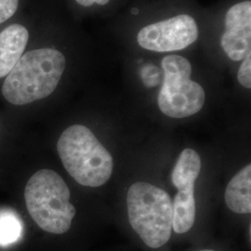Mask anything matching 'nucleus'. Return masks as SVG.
I'll return each mask as SVG.
<instances>
[{"label":"nucleus","instance_id":"1","mask_svg":"<svg viewBox=\"0 0 251 251\" xmlns=\"http://www.w3.org/2000/svg\"><path fill=\"white\" fill-rule=\"evenodd\" d=\"M66 66L63 54L54 49H39L24 54L2 86L4 98L25 105L53 93Z\"/></svg>","mask_w":251,"mask_h":251},{"label":"nucleus","instance_id":"2","mask_svg":"<svg viewBox=\"0 0 251 251\" xmlns=\"http://www.w3.org/2000/svg\"><path fill=\"white\" fill-rule=\"evenodd\" d=\"M57 150L66 171L83 186H101L113 174L111 153L85 126L67 127L60 136Z\"/></svg>","mask_w":251,"mask_h":251},{"label":"nucleus","instance_id":"3","mask_svg":"<svg viewBox=\"0 0 251 251\" xmlns=\"http://www.w3.org/2000/svg\"><path fill=\"white\" fill-rule=\"evenodd\" d=\"M70 197L64 179L50 170L36 172L25 190L29 214L37 226L54 234H63L71 228L76 211Z\"/></svg>","mask_w":251,"mask_h":251},{"label":"nucleus","instance_id":"4","mask_svg":"<svg viewBox=\"0 0 251 251\" xmlns=\"http://www.w3.org/2000/svg\"><path fill=\"white\" fill-rule=\"evenodd\" d=\"M126 206L129 224L147 247L158 249L169 242L173 206L165 190L144 181L135 182L127 191Z\"/></svg>","mask_w":251,"mask_h":251},{"label":"nucleus","instance_id":"5","mask_svg":"<svg viewBox=\"0 0 251 251\" xmlns=\"http://www.w3.org/2000/svg\"><path fill=\"white\" fill-rule=\"evenodd\" d=\"M164 81L157 102L162 113L172 118H184L198 113L205 103V91L190 78L192 65L179 55H169L162 60Z\"/></svg>","mask_w":251,"mask_h":251},{"label":"nucleus","instance_id":"6","mask_svg":"<svg viewBox=\"0 0 251 251\" xmlns=\"http://www.w3.org/2000/svg\"><path fill=\"white\" fill-rule=\"evenodd\" d=\"M198 36L195 19L187 14L158 22L144 27L137 40L145 50L156 52L180 50L193 44Z\"/></svg>","mask_w":251,"mask_h":251},{"label":"nucleus","instance_id":"7","mask_svg":"<svg viewBox=\"0 0 251 251\" xmlns=\"http://www.w3.org/2000/svg\"><path fill=\"white\" fill-rule=\"evenodd\" d=\"M222 47L234 62L251 55V2L244 1L231 7L225 16Z\"/></svg>","mask_w":251,"mask_h":251},{"label":"nucleus","instance_id":"8","mask_svg":"<svg viewBox=\"0 0 251 251\" xmlns=\"http://www.w3.org/2000/svg\"><path fill=\"white\" fill-rule=\"evenodd\" d=\"M29 39L26 28L11 25L0 33V78L7 76L23 56Z\"/></svg>","mask_w":251,"mask_h":251},{"label":"nucleus","instance_id":"9","mask_svg":"<svg viewBox=\"0 0 251 251\" xmlns=\"http://www.w3.org/2000/svg\"><path fill=\"white\" fill-rule=\"evenodd\" d=\"M226 206L238 214L251 212V165L237 172L228 183L225 193Z\"/></svg>","mask_w":251,"mask_h":251},{"label":"nucleus","instance_id":"10","mask_svg":"<svg viewBox=\"0 0 251 251\" xmlns=\"http://www.w3.org/2000/svg\"><path fill=\"white\" fill-rule=\"evenodd\" d=\"M201 157L193 149H184L171 173V180L178 191L195 190V184L201 171Z\"/></svg>","mask_w":251,"mask_h":251},{"label":"nucleus","instance_id":"11","mask_svg":"<svg viewBox=\"0 0 251 251\" xmlns=\"http://www.w3.org/2000/svg\"><path fill=\"white\" fill-rule=\"evenodd\" d=\"M173 222L172 228L177 233L189 232L196 222L197 207L195 190L178 191L172 201Z\"/></svg>","mask_w":251,"mask_h":251},{"label":"nucleus","instance_id":"12","mask_svg":"<svg viewBox=\"0 0 251 251\" xmlns=\"http://www.w3.org/2000/svg\"><path fill=\"white\" fill-rule=\"evenodd\" d=\"M24 234V224L10 209H0V247L18 242Z\"/></svg>","mask_w":251,"mask_h":251},{"label":"nucleus","instance_id":"13","mask_svg":"<svg viewBox=\"0 0 251 251\" xmlns=\"http://www.w3.org/2000/svg\"><path fill=\"white\" fill-rule=\"evenodd\" d=\"M238 81L246 89L251 88V56H247L239 67L238 70Z\"/></svg>","mask_w":251,"mask_h":251},{"label":"nucleus","instance_id":"14","mask_svg":"<svg viewBox=\"0 0 251 251\" xmlns=\"http://www.w3.org/2000/svg\"><path fill=\"white\" fill-rule=\"evenodd\" d=\"M18 5L19 0H0V24L15 14Z\"/></svg>","mask_w":251,"mask_h":251},{"label":"nucleus","instance_id":"15","mask_svg":"<svg viewBox=\"0 0 251 251\" xmlns=\"http://www.w3.org/2000/svg\"><path fill=\"white\" fill-rule=\"evenodd\" d=\"M75 1L83 7H90L94 3H97L99 5H106L110 0H75Z\"/></svg>","mask_w":251,"mask_h":251},{"label":"nucleus","instance_id":"16","mask_svg":"<svg viewBox=\"0 0 251 251\" xmlns=\"http://www.w3.org/2000/svg\"><path fill=\"white\" fill-rule=\"evenodd\" d=\"M131 12H132V14H134V15H137L138 13H139V9H133L131 10Z\"/></svg>","mask_w":251,"mask_h":251},{"label":"nucleus","instance_id":"17","mask_svg":"<svg viewBox=\"0 0 251 251\" xmlns=\"http://www.w3.org/2000/svg\"><path fill=\"white\" fill-rule=\"evenodd\" d=\"M212 251V250H202V251Z\"/></svg>","mask_w":251,"mask_h":251}]
</instances>
